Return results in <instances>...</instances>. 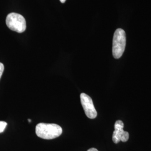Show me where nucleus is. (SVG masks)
Instances as JSON below:
<instances>
[{
    "mask_svg": "<svg viewBox=\"0 0 151 151\" xmlns=\"http://www.w3.org/2000/svg\"><path fill=\"white\" fill-rule=\"evenodd\" d=\"M35 133L44 139H53L62 134V128L58 124L40 123L37 125Z\"/></svg>",
    "mask_w": 151,
    "mask_h": 151,
    "instance_id": "1",
    "label": "nucleus"
},
{
    "mask_svg": "<svg viewBox=\"0 0 151 151\" xmlns=\"http://www.w3.org/2000/svg\"><path fill=\"white\" fill-rule=\"evenodd\" d=\"M126 45V34L122 29H118L114 34L112 52L115 59H119L123 54Z\"/></svg>",
    "mask_w": 151,
    "mask_h": 151,
    "instance_id": "2",
    "label": "nucleus"
},
{
    "mask_svg": "<svg viewBox=\"0 0 151 151\" xmlns=\"http://www.w3.org/2000/svg\"><path fill=\"white\" fill-rule=\"evenodd\" d=\"M6 24L10 30L19 33L25 32L27 28L25 18L22 15L15 12L10 13L7 16Z\"/></svg>",
    "mask_w": 151,
    "mask_h": 151,
    "instance_id": "3",
    "label": "nucleus"
},
{
    "mask_svg": "<svg viewBox=\"0 0 151 151\" xmlns=\"http://www.w3.org/2000/svg\"><path fill=\"white\" fill-rule=\"evenodd\" d=\"M80 99L86 115L90 119H95L97 116V113L91 97L85 93H82Z\"/></svg>",
    "mask_w": 151,
    "mask_h": 151,
    "instance_id": "4",
    "label": "nucleus"
},
{
    "mask_svg": "<svg viewBox=\"0 0 151 151\" xmlns=\"http://www.w3.org/2000/svg\"><path fill=\"white\" fill-rule=\"evenodd\" d=\"M123 128L124 123L122 120H118L115 122L114 125L115 130L114 131L112 137L113 141L114 143H118L120 141L126 142L129 139V133L124 131Z\"/></svg>",
    "mask_w": 151,
    "mask_h": 151,
    "instance_id": "5",
    "label": "nucleus"
},
{
    "mask_svg": "<svg viewBox=\"0 0 151 151\" xmlns=\"http://www.w3.org/2000/svg\"><path fill=\"white\" fill-rule=\"evenodd\" d=\"M7 123L4 121H0V133L4 132L7 126Z\"/></svg>",
    "mask_w": 151,
    "mask_h": 151,
    "instance_id": "6",
    "label": "nucleus"
},
{
    "mask_svg": "<svg viewBox=\"0 0 151 151\" xmlns=\"http://www.w3.org/2000/svg\"><path fill=\"white\" fill-rule=\"evenodd\" d=\"M4 70V65L0 62V79H1V76L3 74Z\"/></svg>",
    "mask_w": 151,
    "mask_h": 151,
    "instance_id": "7",
    "label": "nucleus"
},
{
    "mask_svg": "<svg viewBox=\"0 0 151 151\" xmlns=\"http://www.w3.org/2000/svg\"><path fill=\"white\" fill-rule=\"evenodd\" d=\"M87 151H99L97 150L96 148H90L89 150H88Z\"/></svg>",
    "mask_w": 151,
    "mask_h": 151,
    "instance_id": "8",
    "label": "nucleus"
},
{
    "mask_svg": "<svg viewBox=\"0 0 151 151\" xmlns=\"http://www.w3.org/2000/svg\"><path fill=\"white\" fill-rule=\"evenodd\" d=\"M60 2H62V4H63V3H65L66 0H60Z\"/></svg>",
    "mask_w": 151,
    "mask_h": 151,
    "instance_id": "9",
    "label": "nucleus"
},
{
    "mask_svg": "<svg viewBox=\"0 0 151 151\" xmlns=\"http://www.w3.org/2000/svg\"><path fill=\"white\" fill-rule=\"evenodd\" d=\"M28 121H29V123H31L32 120H31V119H28Z\"/></svg>",
    "mask_w": 151,
    "mask_h": 151,
    "instance_id": "10",
    "label": "nucleus"
}]
</instances>
